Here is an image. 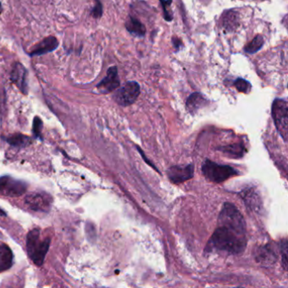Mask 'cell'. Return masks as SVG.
<instances>
[{"label": "cell", "mask_w": 288, "mask_h": 288, "mask_svg": "<svg viewBox=\"0 0 288 288\" xmlns=\"http://www.w3.org/2000/svg\"><path fill=\"white\" fill-rule=\"evenodd\" d=\"M247 244L245 221L235 206L226 203L220 212L218 227L210 240L209 248L238 254Z\"/></svg>", "instance_id": "obj_1"}, {"label": "cell", "mask_w": 288, "mask_h": 288, "mask_svg": "<svg viewBox=\"0 0 288 288\" xmlns=\"http://www.w3.org/2000/svg\"><path fill=\"white\" fill-rule=\"evenodd\" d=\"M50 246V239L46 238L43 241L40 240V230L33 229L29 232L26 238V248L28 254L38 266H43L46 254L48 253Z\"/></svg>", "instance_id": "obj_2"}, {"label": "cell", "mask_w": 288, "mask_h": 288, "mask_svg": "<svg viewBox=\"0 0 288 288\" xmlns=\"http://www.w3.org/2000/svg\"><path fill=\"white\" fill-rule=\"evenodd\" d=\"M202 172L209 181L213 183H221L233 176L238 175V171L230 166L220 165L211 161H206L202 167Z\"/></svg>", "instance_id": "obj_3"}, {"label": "cell", "mask_w": 288, "mask_h": 288, "mask_svg": "<svg viewBox=\"0 0 288 288\" xmlns=\"http://www.w3.org/2000/svg\"><path fill=\"white\" fill-rule=\"evenodd\" d=\"M272 118L279 133L281 134L284 141L288 138V108L286 101L276 99L272 104Z\"/></svg>", "instance_id": "obj_4"}, {"label": "cell", "mask_w": 288, "mask_h": 288, "mask_svg": "<svg viewBox=\"0 0 288 288\" xmlns=\"http://www.w3.org/2000/svg\"><path fill=\"white\" fill-rule=\"evenodd\" d=\"M140 92H141V88L138 83L130 81L116 91L113 98L116 101V103L119 105L127 107L136 102L140 95Z\"/></svg>", "instance_id": "obj_5"}, {"label": "cell", "mask_w": 288, "mask_h": 288, "mask_svg": "<svg viewBox=\"0 0 288 288\" xmlns=\"http://www.w3.org/2000/svg\"><path fill=\"white\" fill-rule=\"evenodd\" d=\"M27 188L26 183L21 181L5 176L0 178V195L1 196L15 197L25 193Z\"/></svg>", "instance_id": "obj_6"}, {"label": "cell", "mask_w": 288, "mask_h": 288, "mask_svg": "<svg viewBox=\"0 0 288 288\" xmlns=\"http://www.w3.org/2000/svg\"><path fill=\"white\" fill-rule=\"evenodd\" d=\"M119 85L120 80L118 77V69L116 66H113L108 69L106 77L97 85V89L103 94H108L117 90Z\"/></svg>", "instance_id": "obj_7"}, {"label": "cell", "mask_w": 288, "mask_h": 288, "mask_svg": "<svg viewBox=\"0 0 288 288\" xmlns=\"http://www.w3.org/2000/svg\"><path fill=\"white\" fill-rule=\"evenodd\" d=\"M10 80L23 94H27V70L22 63L15 62L13 65Z\"/></svg>", "instance_id": "obj_8"}, {"label": "cell", "mask_w": 288, "mask_h": 288, "mask_svg": "<svg viewBox=\"0 0 288 288\" xmlns=\"http://www.w3.org/2000/svg\"><path fill=\"white\" fill-rule=\"evenodd\" d=\"M168 178L172 183H183L193 178L194 167L193 165H188L185 167L174 166L168 171Z\"/></svg>", "instance_id": "obj_9"}, {"label": "cell", "mask_w": 288, "mask_h": 288, "mask_svg": "<svg viewBox=\"0 0 288 288\" xmlns=\"http://www.w3.org/2000/svg\"><path fill=\"white\" fill-rule=\"evenodd\" d=\"M59 43L58 39L53 36H49L37 43L30 52V57L33 56L44 55L48 53H52L58 48Z\"/></svg>", "instance_id": "obj_10"}, {"label": "cell", "mask_w": 288, "mask_h": 288, "mask_svg": "<svg viewBox=\"0 0 288 288\" xmlns=\"http://www.w3.org/2000/svg\"><path fill=\"white\" fill-rule=\"evenodd\" d=\"M25 203L33 211H47L50 207L51 200L44 194L31 193L26 196Z\"/></svg>", "instance_id": "obj_11"}, {"label": "cell", "mask_w": 288, "mask_h": 288, "mask_svg": "<svg viewBox=\"0 0 288 288\" xmlns=\"http://www.w3.org/2000/svg\"><path fill=\"white\" fill-rule=\"evenodd\" d=\"M13 253L7 245H0V271H5L12 266Z\"/></svg>", "instance_id": "obj_12"}, {"label": "cell", "mask_w": 288, "mask_h": 288, "mask_svg": "<svg viewBox=\"0 0 288 288\" xmlns=\"http://www.w3.org/2000/svg\"><path fill=\"white\" fill-rule=\"evenodd\" d=\"M126 29L129 33L138 37H144L145 34V25L136 18L131 17L125 23Z\"/></svg>", "instance_id": "obj_13"}, {"label": "cell", "mask_w": 288, "mask_h": 288, "mask_svg": "<svg viewBox=\"0 0 288 288\" xmlns=\"http://www.w3.org/2000/svg\"><path fill=\"white\" fill-rule=\"evenodd\" d=\"M223 27L228 31H233L238 27V14L234 10H229L226 13L222 19Z\"/></svg>", "instance_id": "obj_14"}, {"label": "cell", "mask_w": 288, "mask_h": 288, "mask_svg": "<svg viewBox=\"0 0 288 288\" xmlns=\"http://www.w3.org/2000/svg\"><path fill=\"white\" fill-rule=\"evenodd\" d=\"M206 101L200 93H194L188 98L186 106L191 113H196L202 106L206 104Z\"/></svg>", "instance_id": "obj_15"}, {"label": "cell", "mask_w": 288, "mask_h": 288, "mask_svg": "<svg viewBox=\"0 0 288 288\" xmlns=\"http://www.w3.org/2000/svg\"><path fill=\"white\" fill-rule=\"evenodd\" d=\"M257 260L261 263L266 264V265L273 264L274 261L276 262V253H274L273 251L271 250V248H269L268 246H266V247H263L260 249L258 256H257Z\"/></svg>", "instance_id": "obj_16"}, {"label": "cell", "mask_w": 288, "mask_h": 288, "mask_svg": "<svg viewBox=\"0 0 288 288\" xmlns=\"http://www.w3.org/2000/svg\"><path fill=\"white\" fill-rule=\"evenodd\" d=\"M6 141L10 145L17 146V147H24L31 143L30 137L24 136V135H20V134L8 137Z\"/></svg>", "instance_id": "obj_17"}, {"label": "cell", "mask_w": 288, "mask_h": 288, "mask_svg": "<svg viewBox=\"0 0 288 288\" xmlns=\"http://www.w3.org/2000/svg\"><path fill=\"white\" fill-rule=\"evenodd\" d=\"M263 45V37L261 35L256 36L255 38H253V41L246 46L244 48V51L249 54H253V53H257L259 50H261Z\"/></svg>", "instance_id": "obj_18"}, {"label": "cell", "mask_w": 288, "mask_h": 288, "mask_svg": "<svg viewBox=\"0 0 288 288\" xmlns=\"http://www.w3.org/2000/svg\"><path fill=\"white\" fill-rule=\"evenodd\" d=\"M223 151L228 153V155L232 154L233 157H241L243 153V146L241 145H229L223 149Z\"/></svg>", "instance_id": "obj_19"}, {"label": "cell", "mask_w": 288, "mask_h": 288, "mask_svg": "<svg viewBox=\"0 0 288 288\" xmlns=\"http://www.w3.org/2000/svg\"><path fill=\"white\" fill-rule=\"evenodd\" d=\"M234 85L237 88V90L240 92L248 93L249 92L251 89L250 83L244 80V79H242V78L237 79L234 82Z\"/></svg>", "instance_id": "obj_20"}, {"label": "cell", "mask_w": 288, "mask_h": 288, "mask_svg": "<svg viewBox=\"0 0 288 288\" xmlns=\"http://www.w3.org/2000/svg\"><path fill=\"white\" fill-rule=\"evenodd\" d=\"M95 6L93 8L90 14L95 19H99L103 15V5L100 0H95Z\"/></svg>", "instance_id": "obj_21"}, {"label": "cell", "mask_w": 288, "mask_h": 288, "mask_svg": "<svg viewBox=\"0 0 288 288\" xmlns=\"http://www.w3.org/2000/svg\"><path fill=\"white\" fill-rule=\"evenodd\" d=\"M43 129V122L38 117H36L33 121V133L37 137H40Z\"/></svg>", "instance_id": "obj_22"}, {"label": "cell", "mask_w": 288, "mask_h": 288, "mask_svg": "<svg viewBox=\"0 0 288 288\" xmlns=\"http://www.w3.org/2000/svg\"><path fill=\"white\" fill-rule=\"evenodd\" d=\"M161 3H162V5H163V10H164V15H165V19L168 21H171L173 20V16L171 15L170 13L168 11V8L170 6L171 4H172V0H160Z\"/></svg>", "instance_id": "obj_23"}, {"label": "cell", "mask_w": 288, "mask_h": 288, "mask_svg": "<svg viewBox=\"0 0 288 288\" xmlns=\"http://www.w3.org/2000/svg\"><path fill=\"white\" fill-rule=\"evenodd\" d=\"M281 253H282V261H283L284 267L286 270L287 267V242L286 239L281 242Z\"/></svg>", "instance_id": "obj_24"}, {"label": "cell", "mask_w": 288, "mask_h": 288, "mask_svg": "<svg viewBox=\"0 0 288 288\" xmlns=\"http://www.w3.org/2000/svg\"><path fill=\"white\" fill-rule=\"evenodd\" d=\"M4 215H5V212H4V211H1V210H0V216H4Z\"/></svg>", "instance_id": "obj_25"}, {"label": "cell", "mask_w": 288, "mask_h": 288, "mask_svg": "<svg viewBox=\"0 0 288 288\" xmlns=\"http://www.w3.org/2000/svg\"><path fill=\"white\" fill-rule=\"evenodd\" d=\"M1 8H2V4L0 2V9H1Z\"/></svg>", "instance_id": "obj_26"}]
</instances>
